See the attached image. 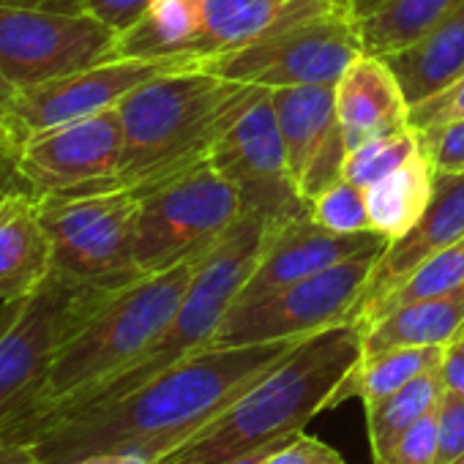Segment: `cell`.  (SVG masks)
Masks as SVG:
<instances>
[{
  "label": "cell",
  "mask_w": 464,
  "mask_h": 464,
  "mask_svg": "<svg viewBox=\"0 0 464 464\" xmlns=\"http://www.w3.org/2000/svg\"><path fill=\"white\" fill-rule=\"evenodd\" d=\"M268 229L271 227L266 221L241 216L238 224L229 229V236L208 257L199 260L194 279H191L180 306L164 325V331L121 374H115L102 388H96L77 410L107 404V401L150 382L153 377H159L161 372H167L186 355L208 347L221 317L227 314L232 301H236L244 282L252 276V271L263 255Z\"/></svg>",
  "instance_id": "6"
},
{
  "label": "cell",
  "mask_w": 464,
  "mask_h": 464,
  "mask_svg": "<svg viewBox=\"0 0 464 464\" xmlns=\"http://www.w3.org/2000/svg\"><path fill=\"white\" fill-rule=\"evenodd\" d=\"M350 4H353V9H355L358 17H366V14H372L377 6H382L385 0H350Z\"/></svg>",
  "instance_id": "44"
},
{
  "label": "cell",
  "mask_w": 464,
  "mask_h": 464,
  "mask_svg": "<svg viewBox=\"0 0 464 464\" xmlns=\"http://www.w3.org/2000/svg\"><path fill=\"white\" fill-rule=\"evenodd\" d=\"M208 161L238 191L241 216L260 218L268 227L309 216V202L287 164L271 91L260 93V99L229 126L213 145Z\"/></svg>",
  "instance_id": "11"
},
{
  "label": "cell",
  "mask_w": 464,
  "mask_h": 464,
  "mask_svg": "<svg viewBox=\"0 0 464 464\" xmlns=\"http://www.w3.org/2000/svg\"><path fill=\"white\" fill-rule=\"evenodd\" d=\"M461 6L464 0H385L372 14L361 17L363 50L380 58L404 50Z\"/></svg>",
  "instance_id": "25"
},
{
  "label": "cell",
  "mask_w": 464,
  "mask_h": 464,
  "mask_svg": "<svg viewBox=\"0 0 464 464\" xmlns=\"http://www.w3.org/2000/svg\"><path fill=\"white\" fill-rule=\"evenodd\" d=\"M17 183H20V180H17L14 159H12L6 150H0V208H4L6 197H9L14 188H20Z\"/></svg>",
  "instance_id": "41"
},
{
  "label": "cell",
  "mask_w": 464,
  "mask_h": 464,
  "mask_svg": "<svg viewBox=\"0 0 464 464\" xmlns=\"http://www.w3.org/2000/svg\"><path fill=\"white\" fill-rule=\"evenodd\" d=\"M464 287V238L440 249L437 255H431L429 260H423L399 287H393L382 301H377L363 320L358 323L361 331L374 323L377 317L388 314L396 306L420 301V298H434V295H445V293H456Z\"/></svg>",
  "instance_id": "28"
},
{
  "label": "cell",
  "mask_w": 464,
  "mask_h": 464,
  "mask_svg": "<svg viewBox=\"0 0 464 464\" xmlns=\"http://www.w3.org/2000/svg\"><path fill=\"white\" fill-rule=\"evenodd\" d=\"M361 361L363 331L358 323L312 334L197 434L153 464H224L260 445L295 437L314 415L350 399L347 388Z\"/></svg>",
  "instance_id": "2"
},
{
  "label": "cell",
  "mask_w": 464,
  "mask_h": 464,
  "mask_svg": "<svg viewBox=\"0 0 464 464\" xmlns=\"http://www.w3.org/2000/svg\"><path fill=\"white\" fill-rule=\"evenodd\" d=\"M53 246V276L74 287L118 290L137 282V216L131 191L39 197Z\"/></svg>",
  "instance_id": "7"
},
{
  "label": "cell",
  "mask_w": 464,
  "mask_h": 464,
  "mask_svg": "<svg viewBox=\"0 0 464 464\" xmlns=\"http://www.w3.org/2000/svg\"><path fill=\"white\" fill-rule=\"evenodd\" d=\"M82 4H85V0H61V9H66V12H80Z\"/></svg>",
  "instance_id": "46"
},
{
  "label": "cell",
  "mask_w": 464,
  "mask_h": 464,
  "mask_svg": "<svg viewBox=\"0 0 464 464\" xmlns=\"http://www.w3.org/2000/svg\"><path fill=\"white\" fill-rule=\"evenodd\" d=\"M437 456V410L412 423L393 448L374 464H434Z\"/></svg>",
  "instance_id": "32"
},
{
  "label": "cell",
  "mask_w": 464,
  "mask_h": 464,
  "mask_svg": "<svg viewBox=\"0 0 464 464\" xmlns=\"http://www.w3.org/2000/svg\"><path fill=\"white\" fill-rule=\"evenodd\" d=\"M238 218V191L210 161L142 194L134 244L140 274L150 276L199 263L229 236Z\"/></svg>",
  "instance_id": "8"
},
{
  "label": "cell",
  "mask_w": 464,
  "mask_h": 464,
  "mask_svg": "<svg viewBox=\"0 0 464 464\" xmlns=\"http://www.w3.org/2000/svg\"><path fill=\"white\" fill-rule=\"evenodd\" d=\"M445 347H396L361 361L350 380V396H358L363 407L396 393L415 377L440 369Z\"/></svg>",
  "instance_id": "27"
},
{
  "label": "cell",
  "mask_w": 464,
  "mask_h": 464,
  "mask_svg": "<svg viewBox=\"0 0 464 464\" xmlns=\"http://www.w3.org/2000/svg\"><path fill=\"white\" fill-rule=\"evenodd\" d=\"M53 276V246L39 197L14 188L0 208V306L28 301Z\"/></svg>",
  "instance_id": "19"
},
{
  "label": "cell",
  "mask_w": 464,
  "mask_h": 464,
  "mask_svg": "<svg viewBox=\"0 0 464 464\" xmlns=\"http://www.w3.org/2000/svg\"><path fill=\"white\" fill-rule=\"evenodd\" d=\"M388 241L377 232H334L320 227L317 221L298 218L282 227H271L263 246V255L252 271V276L238 290L236 301H252L271 290L287 287L306 276H314L325 268H334L350 257L380 252Z\"/></svg>",
  "instance_id": "16"
},
{
  "label": "cell",
  "mask_w": 464,
  "mask_h": 464,
  "mask_svg": "<svg viewBox=\"0 0 464 464\" xmlns=\"http://www.w3.org/2000/svg\"><path fill=\"white\" fill-rule=\"evenodd\" d=\"M268 464H344V459L320 437L298 431L282 450L268 459Z\"/></svg>",
  "instance_id": "35"
},
{
  "label": "cell",
  "mask_w": 464,
  "mask_h": 464,
  "mask_svg": "<svg viewBox=\"0 0 464 464\" xmlns=\"http://www.w3.org/2000/svg\"><path fill=\"white\" fill-rule=\"evenodd\" d=\"M336 115L347 150L410 129L404 91L380 55L363 53L336 82Z\"/></svg>",
  "instance_id": "18"
},
{
  "label": "cell",
  "mask_w": 464,
  "mask_h": 464,
  "mask_svg": "<svg viewBox=\"0 0 464 464\" xmlns=\"http://www.w3.org/2000/svg\"><path fill=\"white\" fill-rule=\"evenodd\" d=\"M464 325V287L391 309L363 328V358L396 347H448Z\"/></svg>",
  "instance_id": "21"
},
{
  "label": "cell",
  "mask_w": 464,
  "mask_h": 464,
  "mask_svg": "<svg viewBox=\"0 0 464 464\" xmlns=\"http://www.w3.org/2000/svg\"><path fill=\"white\" fill-rule=\"evenodd\" d=\"M453 121H464V74L440 93H434L431 99L410 107V129L415 131H426L431 126Z\"/></svg>",
  "instance_id": "34"
},
{
  "label": "cell",
  "mask_w": 464,
  "mask_h": 464,
  "mask_svg": "<svg viewBox=\"0 0 464 464\" xmlns=\"http://www.w3.org/2000/svg\"><path fill=\"white\" fill-rule=\"evenodd\" d=\"M434 183H437V169L426 148H420L401 167L366 186L363 191H366L372 229L388 244L404 238L426 213L434 197Z\"/></svg>",
  "instance_id": "23"
},
{
  "label": "cell",
  "mask_w": 464,
  "mask_h": 464,
  "mask_svg": "<svg viewBox=\"0 0 464 464\" xmlns=\"http://www.w3.org/2000/svg\"><path fill=\"white\" fill-rule=\"evenodd\" d=\"M118 34L88 12L0 6V69L20 88L112 61Z\"/></svg>",
  "instance_id": "10"
},
{
  "label": "cell",
  "mask_w": 464,
  "mask_h": 464,
  "mask_svg": "<svg viewBox=\"0 0 464 464\" xmlns=\"http://www.w3.org/2000/svg\"><path fill=\"white\" fill-rule=\"evenodd\" d=\"M440 377H442L445 391L464 396V339H453L445 347L442 363H440Z\"/></svg>",
  "instance_id": "38"
},
{
  "label": "cell",
  "mask_w": 464,
  "mask_h": 464,
  "mask_svg": "<svg viewBox=\"0 0 464 464\" xmlns=\"http://www.w3.org/2000/svg\"><path fill=\"white\" fill-rule=\"evenodd\" d=\"M72 464H148L140 456H126V453H99V456H88Z\"/></svg>",
  "instance_id": "42"
},
{
  "label": "cell",
  "mask_w": 464,
  "mask_h": 464,
  "mask_svg": "<svg viewBox=\"0 0 464 464\" xmlns=\"http://www.w3.org/2000/svg\"><path fill=\"white\" fill-rule=\"evenodd\" d=\"M410 107L431 99L464 74V6L404 50L385 55Z\"/></svg>",
  "instance_id": "20"
},
{
  "label": "cell",
  "mask_w": 464,
  "mask_h": 464,
  "mask_svg": "<svg viewBox=\"0 0 464 464\" xmlns=\"http://www.w3.org/2000/svg\"><path fill=\"white\" fill-rule=\"evenodd\" d=\"M290 440H293V437H285V440H276V442L260 445V448H255V450H246V453H241V456H236V459L224 461V464H268V459H271L276 450H282Z\"/></svg>",
  "instance_id": "40"
},
{
  "label": "cell",
  "mask_w": 464,
  "mask_h": 464,
  "mask_svg": "<svg viewBox=\"0 0 464 464\" xmlns=\"http://www.w3.org/2000/svg\"><path fill=\"white\" fill-rule=\"evenodd\" d=\"M309 218L325 229L347 232V236L350 232H369L372 229L369 208H366V191L347 178H342L339 183H334L331 188H325L320 197L312 199Z\"/></svg>",
  "instance_id": "30"
},
{
  "label": "cell",
  "mask_w": 464,
  "mask_h": 464,
  "mask_svg": "<svg viewBox=\"0 0 464 464\" xmlns=\"http://www.w3.org/2000/svg\"><path fill=\"white\" fill-rule=\"evenodd\" d=\"M442 391L445 388H442L440 369H431L415 377L412 382H407L404 388H399L396 393L366 407L369 445H372L374 461H380L412 423H418L423 415L437 410Z\"/></svg>",
  "instance_id": "26"
},
{
  "label": "cell",
  "mask_w": 464,
  "mask_h": 464,
  "mask_svg": "<svg viewBox=\"0 0 464 464\" xmlns=\"http://www.w3.org/2000/svg\"><path fill=\"white\" fill-rule=\"evenodd\" d=\"M0 6H23V9H61V0H0ZM66 12V9H63Z\"/></svg>",
  "instance_id": "43"
},
{
  "label": "cell",
  "mask_w": 464,
  "mask_h": 464,
  "mask_svg": "<svg viewBox=\"0 0 464 464\" xmlns=\"http://www.w3.org/2000/svg\"><path fill=\"white\" fill-rule=\"evenodd\" d=\"M25 304V301H23ZM23 304H12V306H0V331H4L12 320H14V314L20 312V306Z\"/></svg>",
  "instance_id": "45"
},
{
  "label": "cell",
  "mask_w": 464,
  "mask_h": 464,
  "mask_svg": "<svg viewBox=\"0 0 464 464\" xmlns=\"http://www.w3.org/2000/svg\"><path fill=\"white\" fill-rule=\"evenodd\" d=\"M260 93L266 88L229 82L199 66L140 85L118 104L123 156L104 191L142 197L208 161L213 145Z\"/></svg>",
  "instance_id": "3"
},
{
  "label": "cell",
  "mask_w": 464,
  "mask_h": 464,
  "mask_svg": "<svg viewBox=\"0 0 464 464\" xmlns=\"http://www.w3.org/2000/svg\"><path fill=\"white\" fill-rule=\"evenodd\" d=\"M461 238H464V172L456 175L437 172L434 197L426 213L404 238L391 241L385 246L355 306L353 323H361L363 314L377 301H382L393 287H399L423 260H429L431 255Z\"/></svg>",
  "instance_id": "17"
},
{
  "label": "cell",
  "mask_w": 464,
  "mask_h": 464,
  "mask_svg": "<svg viewBox=\"0 0 464 464\" xmlns=\"http://www.w3.org/2000/svg\"><path fill=\"white\" fill-rule=\"evenodd\" d=\"M271 102L293 180L312 205L344 178L347 140L336 115V85L276 88Z\"/></svg>",
  "instance_id": "15"
},
{
  "label": "cell",
  "mask_w": 464,
  "mask_h": 464,
  "mask_svg": "<svg viewBox=\"0 0 464 464\" xmlns=\"http://www.w3.org/2000/svg\"><path fill=\"white\" fill-rule=\"evenodd\" d=\"M363 53L361 17L350 0H301L263 36L199 61V69L266 91L336 85Z\"/></svg>",
  "instance_id": "5"
},
{
  "label": "cell",
  "mask_w": 464,
  "mask_h": 464,
  "mask_svg": "<svg viewBox=\"0 0 464 464\" xmlns=\"http://www.w3.org/2000/svg\"><path fill=\"white\" fill-rule=\"evenodd\" d=\"M123 156L118 107L34 131L14 153L23 188L36 197L96 194L115 178Z\"/></svg>",
  "instance_id": "13"
},
{
  "label": "cell",
  "mask_w": 464,
  "mask_h": 464,
  "mask_svg": "<svg viewBox=\"0 0 464 464\" xmlns=\"http://www.w3.org/2000/svg\"><path fill=\"white\" fill-rule=\"evenodd\" d=\"M150 4H153V0H85L82 12L102 20L115 34H123L126 28H131L145 14V9Z\"/></svg>",
  "instance_id": "36"
},
{
  "label": "cell",
  "mask_w": 464,
  "mask_h": 464,
  "mask_svg": "<svg viewBox=\"0 0 464 464\" xmlns=\"http://www.w3.org/2000/svg\"><path fill=\"white\" fill-rule=\"evenodd\" d=\"M199 66L186 58H164V61H104L91 69L74 72L69 77L44 82L39 88L20 91L17 121L23 129V140L34 131L61 126L77 118H88L104 110H115L129 93L140 85L180 69Z\"/></svg>",
  "instance_id": "14"
},
{
  "label": "cell",
  "mask_w": 464,
  "mask_h": 464,
  "mask_svg": "<svg viewBox=\"0 0 464 464\" xmlns=\"http://www.w3.org/2000/svg\"><path fill=\"white\" fill-rule=\"evenodd\" d=\"M17 102L20 88L0 69V150H6L12 159L23 145V129L17 121Z\"/></svg>",
  "instance_id": "37"
},
{
  "label": "cell",
  "mask_w": 464,
  "mask_h": 464,
  "mask_svg": "<svg viewBox=\"0 0 464 464\" xmlns=\"http://www.w3.org/2000/svg\"><path fill=\"white\" fill-rule=\"evenodd\" d=\"M382 252L385 249L350 257L260 298L232 304L208 347L298 342L325 328L353 323L355 306Z\"/></svg>",
  "instance_id": "9"
},
{
  "label": "cell",
  "mask_w": 464,
  "mask_h": 464,
  "mask_svg": "<svg viewBox=\"0 0 464 464\" xmlns=\"http://www.w3.org/2000/svg\"><path fill=\"white\" fill-rule=\"evenodd\" d=\"M0 464H42V461L23 440H14L0 431Z\"/></svg>",
  "instance_id": "39"
},
{
  "label": "cell",
  "mask_w": 464,
  "mask_h": 464,
  "mask_svg": "<svg viewBox=\"0 0 464 464\" xmlns=\"http://www.w3.org/2000/svg\"><path fill=\"white\" fill-rule=\"evenodd\" d=\"M202 25L205 0H153L131 28L118 34L112 61L186 58L197 63L194 50L202 36Z\"/></svg>",
  "instance_id": "22"
},
{
  "label": "cell",
  "mask_w": 464,
  "mask_h": 464,
  "mask_svg": "<svg viewBox=\"0 0 464 464\" xmlns=\"http://www.w3.org/2000/svg\"><path fill=\"white\" fill-rule=\"evenodd\" d=\"M199 263L140 276L137 282L102 293L61 342L47 377L17 420L4 431L77 410L96 388L121 374L169 323L180 306Z\"/></svg>",
  "instance_id": "4"
},
{
  "label": "cell",
  "mask_w": 464,
  "mask_h": 464,
  "mask_svg": "<svg viewBox=\"0 0 464 464\" xmlns=\"http://www.w3.org/2000/svg\"><path fill=\"white\" fill-rule=\"evenodd\" d=\"M459 464H464V459H461V461H459Z\"/></svg>",
  "instance_id": "48"
},
{
  "label": "cell",
  "mask_w": 464,
  "mask_h": 464,
  "mask_svg": "<svg viewBox=\"0 0 464 464\" xmlns=\"http://www.w3.org/2000/svg\"><path fill=\"white\" fill-rule=\"evenodd\" d=\"M298 342L202 347L107 404L31 423L9 437L23 440L42 464H72L99 453L153 464L229 407Z\"/></svg>",
  "instance_id": "1"
},
{
  "label": "cell",
  "mask_w": 464,
  "mask_h": 464,
  "mask_svg": "<svg viewBox=\"0 0 464 464\" xmlns=\"http://www.w3.org/2000/svg\"><path fill=\"white\" fill-rule=\"evenodd\" d=\"M456 339H464V325H461V331H459V336Z\"/></svg>",
  "instance_id": "47"
},
{
  "label": "cell",
  "mask_w": 464,
  "mask_h": 464,
  "mask_svg": "<svg viewBox=\"0 0 464 464\" xmlns=\"http://www.w3.org/2000/svg\"><path fill=\"white\" fill-rule=\"evenodd\" d=\"M420 137L415 129L391 134V137H380L372 142H363L353 150H347L344 159V178L353 180L355 186L366 188L374 180H380L382 175L393 172L396 167H401L407 159H412L420 150Z\"/></svg>",
  "instance_id": "29"
},
{
  "label": "cell",
  "mask_w": 464,
  "mask_h": 464,
  "mask_svg": "<svg viewBox=\"0 0 464 464\" xmlns=\"http://www.w3.org/2000/svg\"><path fill=\"white\" fill-rule=\"evenodd\" d=\"M301 0H205V25L197 42V63L238 50L276 25Z\"/></svg>",
  "instance_id": "24"
},
{
  "label": "cell",
  "mask_w": 464,
  "mask_h": 464,
  "mask_svg": "<svg viewBox=\"0 0 464 464\" xmlns=\"http://www.w3.org/2000/svg\"><path fill=\"white\" fill-rule=\"evenodd\" d=\"M418 137L437 172L445 175L464 172V121L431 126L426 131H418Z\"/></svg>",
  "instance_id": "33"
},
{
  "label": "cell",
  "mask_w": 464,
  "mask_h": 464,
  "mask_svg": "<svg viewBox=\"0 0 464 464\" xmlns=\"http://www.w3.org/2000/svg\"><path fill=\"white\" fill-rule=\"evenodd\" d=\"M102 293L50 276L0 331V431L20 418L61 342Z\"/></svg>",
  "instance_id": "12"
},
{
  "label": "cell",
  "mask_w": 464,
  "mask_h": 464,
  "mask_svg": "<svg viewBox=\"0 0 464 464\" xmlns=\"http://www.w3.org/2000/svg\"><path fill=\"white\" fill-rule=\"evenodd\" d=\"M461 459H464V396L442 391L437 401L434 464H459Z\"/></svg>",
  "instance_id": "31"
}]
</instances>
